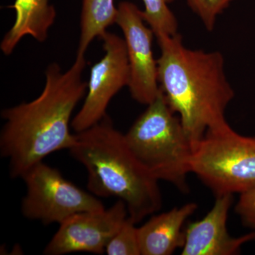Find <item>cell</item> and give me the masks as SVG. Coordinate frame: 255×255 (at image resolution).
I'll return each mask as SVG.
<instances>
[{"label": "cell", "instance_id": "obj_13", "mask_svg": "<svg viewBox=\"0 0 255 255\" xmlns=\"http://www.w3.org/2000/svg\"><path fill=\"white\" fill-rule=\"evenodd\" d=\"M117 10L114 0H82L77 55H85L92 42L102 38L107 28L116 23Z\"/></svg>", "mask_w": 255, "mask_h": 255}, {"label": "cell", "instance_id": "obj_2", "mask_svg": "<svg viewBox=\"0 0 255 255\" xmlns=\"http://www.w3.org/2000/svg\"><path fill=\"white\" fill-rule=\"evenodd\" d=\"M157 38L159 88L193 145L206 132L228 124L226 111L235 93L224 58L219 51L189 49L178 33Z\"/></svg>", "mask_w": 255, "mask_h": 255}, {"label": "cell", "instance_id": "obj_9", "mask_svg": "<svg viewBox=\"0 0 255 255\" xmlns=\"http://www.w3.org/2000/svg\"><path fill=\"white\" fill-rule=\"evenodd\" d=\"M128 216L127 205L120 200L109 209L74 215L60 223L43 253L47 255L75 253L103 254L109 241Z\"/></svg>", "mask_w": 255, "mask_h": 255}, {"label": "cell", "instance_id": "obj_12", "mask_svg": "<svg viewBox=\"0 0 255 255\" xmlns=\"http://www.w3.org/2000/svg\"><path fill=\"white\" fill-rule=\"evenodd\" d=\"M10 7L14 9L15 20L0 44L4 55L11 54L24 36L33 37L41 43L46 41L56 18L49 0H15Z\"/></svg>", "mask_w": 255, "mask_h": 255}, {"label": "cell", "instance_id": "obj_15", "mask_svg": "<svg viewBox=\"0 0 255 255\" xmlns=\"http://www.w3.org/2000/svg\"><path fill=\"white\" fill-rule=\"evenodd\" d=\"M136 223L128 216L105 248L108 255H141Z\"/></svg>", "mask_w": 255, "mask_h": 255}, {"label": "cell", "instance_id": "obj_17", "mask_svg": "<svg viewBox=\"0 0 255 255\" xmlns=\"http://www.w3.org/2000/svg\"><path fill=\"white\" fill-rule=\"evenodd\" d=\"M235 211L243 224L255 233V188L240 194Z\"/></svg>", "mask_w": 255, "mask_h": 255}, {"label": "cell", "instance_id": "obj_16", "mask_svg": "<svg viewBox=\"0 0 255 255\" xmlns=\"http://www.w3.org/2000/svg\"><path fill=\"white\" fill-rule=\"evenodd\" d=\"M191 10L201 20L208 31L214 29L216 19L233 0H186Z\"/></svg>", "mask_w": 255, "mask_h": 255}, {"label": "cell", "instance_id": "obj_14", "mask_svg": "<svg viewBox=\"0 0 255 255\" xmlns=\"http://www.w3.org/2000/svg\"><path fill=\"white\" fill-rule=\"evenodd\" d=\"M174 1L142 0L144 4L142 16L146 23L153 31L156 38L163 35L172 36L177 33V20L168 6Z\"/></svg>", "mask_w": 255, "mask_h": 255}, {"label": "cell", "instance_id": "obj_4", "mask_svg": "<svg viewBox=\"0 0 255 255\" xmlns=\"http://www.w3.org/2000/svg\"><path fill=\"white\" fill-rule=\"evenodd\" d=\"M124 134L130 150L159 181L189 191L192 145L161 91Z\"/></svg>", "mask_w": 255, "mask_h": 255}, {"label": "cell", "instance_id": "obj_7", "mask_svg": "<svg viewBox=\"0 0 255 255\" xmlns=\"http://www.w3.org/2000/svg\"><path fill=\"white\" fill-rule=\"evenodd\" d=\"M101 38L105 53L92 67L83 105L72 120L71 127L76 133L105 118L111 100L124 87L128 86L130 69L125 41L108 31Z\"/></svg>", "mask_w": 255, "mask_h": 255}, {"label": "cell", "instance_id": "obj_8", "mask_svg": "<svg viewBox=\"0 0 255 255\" xmlns=\"http://www.w3.org/2000/svg\"><path fill=\"white\" fill-rule=\"evenodd\" d=\"M117 9L116 23L124 33L130 69L128 87L134 100L148 105L160 92L157 60L152 51L155 33L146 23L142 10L136 4L122 1Z\"/></svg>", "mask_w": 255, "mask_h": 255}, {"label": "cell", "instance_id": "obj_5", "mask_svg": "<svg viewBox=\"0 0 255 255\" xmlns=\"http://www.w3.org/2000/svg\"><path fill=\"white\" fill-rule=\"evenodd\" d=\"M191 172L215 196L241 194L255 188V136L230 127L210 130L192 145Z\"/></svg>", "mask_w": 255, "mask_h": 255}, {"label": "cell", "instance_id": "obj_11", "mask_svg": "<svg viewBox=\"0 0 255 255\" xmlns=\"http://www.w3.org/2000/svg\"><path fill=\"white\" fill-rule=\"evenodd\" d=\"M197 209L196 203H188L155 215L137 228L141 255H170L182 248L184 224Z\"/></svg>", "mask_w": 255, "mask_h": 255}, {"label": "cell", "instance_id": "obj_1", "mask_svg": "<svg viewBox=\"0 0 255 255\" xmlns=\"http://www.w3.org/2000/svg\"><path fill=\"white\" fill-rule=\"evenodd\" d=\"M85 55L63 72L56 63L46 70V83L41 95L1 112L4 124L0 134V152L9 161V174L16 179L50 154L70 150L76 142L70 131L72 115L86 95L82 80L86 67Z\"/></svg>", "mask_w": 255, "mask_h": 255}, {"label": "cell", "instance_id": "obj_6", "mask_svg": "<svg viewBox=\"0 0 255 255\" xmlns=\"http://www.w3.org/2000/svg\"><path fill=\"white\" fill-rule=\"evenodd\" d=\"M21 178L26 188L21 212L31 221L60 225L79 213L105 208L97 196L77 187L58 169L43 161L33 165Z\"/></svg>", "mask_w": 255, "mask_h": 255}, {"label": "cell", "instance_id": "obj_10", "mask_svg": "<svg viewBox=\"0 0 255 255\" xmlns=\"http://www.w3.org/2000/svg\"><path fill=\"white\" fill-rule=\"evenodd\" d=\"M233 194L216 196L214 206L200 221L191 223L185 230L182 255H236L242 247L255 241V233L233 237L228 233V214Z\"/></svg>", "mask_w": 255, "mask_h": 255}, {"label": "cell", "instance_id": "obj_3", "mask_svg": "<svg viewBox=\"0 0 255 255\" xmlns=\"http://www.w3.org/2000/svg\"><path fill=\"white\" fill-rule=\"evenodd\" d=\"M75 135L76 142L69 151L86 169L92 194L123 201L136 223L161 209L158 179L134 155L124 134L107 116Z\"/></svg>", "mask_w": 255, "mask_h": 255}]
</instances>
